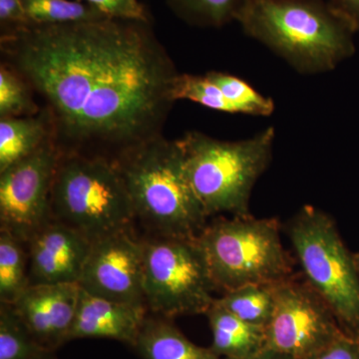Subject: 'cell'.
Segmentation results:
<instances>
[{
	"label": "cell",
	"mask_w": 359,
	"mask_h": 359,
	"mask_svg": "<svg viewBox=\"0 0 359 359\" xmlns=\"http://www.w3.org/2000/svg\"><path fill=\"white\" fill-rule=\"evenodd\" d=\"M2 62L43 102L61 153L115 161L162 136L180 72L150 20L27 25L1 33Z\"/></svg>",
	"instance_id": "1"
},
{
	"label": "cell",
	"mask_w": 359,
	"mask_h": 359,
	"mask_svg": "<svg viewBox=\"0 0 359 359\" xmlns=\"http://www.w3.org/2000/svg\"><path fill=\"white\" fill-rule=\"evenodd\" d=\"M236 21L301 74L330 72L355 52L353 27L323 0H245Z\"/></svg>",
	"instance_id": "2"
},
{
	"label": "cell",
	"mask_w": 359,
	"mask_h": 359,
	"mask_svg": "<svg viewBox=\"0 0 359 359\" xmlns=\"http://www.w3.org/2000/svg\"><path fill=\"white\" fill-rule=\"evenodd\" d=\"M136 219L156 237L195 238L209 218L189 182L178 140L164 135L119 156Z\"/></svg>",
	"instance_id": "3"
},
{
	"label": "cell",
	"mask_w": 359,
	"mask_h": 359,
	"mask_svg": "<svg viewBox=\"0 0 359 359\" xmlns=\"http://www.w3.org/2000/svg\"><path fill=\"white\" fill-rule=\"evenodd\" d=\"M273 127L240 141H223L199 131L178 139L189 182L208 216L249 215L257 180L273 158Z\"/></svg>",
	"instance_id": "4"
},
{
	"label": "cell",
	"mask_w": 359,
	"mask_h": 359,
	"mask_svg": "<svg viewBox=\"0 0 359 359\" xmlns=\"http://www.w3.org/2000/svg\"><path fill=\"white\" fill-rule=\"evenodd\" d=\"M51 219L93 243L132 230L133 204L114 162L103 157L61 153L52 184Z\"/></svg>",
	"instance_id": "5"
},
{
	"label": "cell",
	"mask_w": 359,
	"mask_h": 359,
	"mask_svg": "<svg viewBox=\"0 0 359 359\" xmlns=\"http://www.w3.org/2000/svg\"><path fill=\"white\" fill-rule=\"evenodd\" d=\"M217 289L224 292L256 283H278L294 276L292 259L276 219L250 215L219 218L197 237Z\"/></svg>",
	"instance_id": "6"
},
{
	"label": "cell",
	"mask_w": 359,
	"mask_h": 359,
	"mask_svg": "<svg viewBox=\"0 0 359 359\" xmlns=\"http://www.w3.org/2000/svg\"><path fill=\"white\" fill-rule=\"evenodd\" d=\"M287 231L304 280L327 304L342 332L359 339V273L334 219L304 205Z\"/></svg>",
	"instance_id": "7"
},
{
	"label": "cell",
	"mask_w": 359,
	"mask_h": 359,
	"mask_svg": "<svg viewBox=\"0 0 359 359\" xmlns=\"http://www.w3.org/2000/svg\"><path fill=\"white\" fill-rule=\"evenodd\" d=\"M146 306L170 318L205 314L217 289L197 238L152 237L143 241Z\"/></svg>",
	"instance_id": "8"
},
{
	"label": "cell",
	"mask_w": 359,
	"mask_h": 359,
	"mask_svg": "<svg viewBox=\"0 0 359 359\" xmlns=\"http://www.w3.org/2000/svg\"><path fill=\"white\" fill-rule=\"evenodd\" d=\"M344 334L327 304L309 285L292 276L276 283V304L266 327V347L304 359Z\"/></svg>",
	"instance_id": "9"
},
{
	"label": "cell",
	"mask_w": 359,
	"mask_h": 359,
	"mask_svg": "<svg viewBox=\"0 0 359 359\" xmlns=\"http://www.w3.org/2000/svg\"><path fill=\"white\" fill-rule=\"evenodd\" d=\"M60 156L52 137L0 173V229L25 245L51 219V189Z\"/></svg>",
	"instance_id": "10"
},
{
	"label": "cell",
	"mask_w": 359,
	"mask_h": 359,
	"mask_svg": "<svg viewBox=\"0 0 359 359\" xmlns=\"http://www.w3.org/2000/svg\"><path fill=\"white\" fill-rule=\"evenodd\" d=\"M95 297L146 306L143 290V241L132 230L113 233L92 243L78 282Z\"/></svg>",
	"instance_id": "11"
},
{
	"label": "cell",
	"mask_w": 359,
	"mask_h": 359,
	"mask_svg": "<svg viewBox=\"0 0 359 359\" xmlns=\"http://www.w3.org/2000/svg\"><path fill=\"white\" fill-rule=\"evenodd\" d=\"M91 245L79 231L51 219L26 244L30 285L78 283Z\"/></svg>",
	"instance_id": "12"
},
{
	"label": "cell",
	"mask_w": 359,
	"mask_h": 359,
	"mask_svg": "<svg viewBox=\"0 0 359 359\" xmlns=\"http://www.w3.org/2000/svg\"><path fill=\"white\" fill-rule=\"evenodd\" d=\"M79 294L78 283L30 285L11 306L40 346L53 353L69 341Z\"/></svg>",
	"instance_id": "13"
},
{
	"label": "cell",
	"mask_w": 359,
	"mask_h": 359,
	"mask_svg": "<svg viewBox=\"0 0 359 359\" xmlns=\"http://www.w3.org/2000/svg\"><path fill=\"white\" fill-rule=\"evenodd\" d=\"M147 316L146 306L110 301L80 289L69 341L79 339H106L133 347Z\"/></svg>",
	"instance_id": "14"
},
{
	"label": "cell",
	"mask_w": 359,
	"mask_h": 359,
	"mask_svg": "<svg viewBox=\"0 0 359 359\" xmlns=\"http://www.w3.org/2000/svg\"><path fill=\"white\" fill-rule=\"evenodd\" d=\"M211 327L210 348L223 359H243L266 347V327L250 325L226 311L215 301L205 313Z\"/></svg>",
	"instance_id": "15"
},
{
	"label": "cell",
	"mask_w": 359,
	"mask_h": 359,
	"mask_svg": "<svg viewBox=\"0 0 359 359\" xmlns=\"http://www.w3.org/2000/svg\"><path fill=\"white\" fill-rule=\"evenodd\" d=\"M143 359H223L196 346L167 318L147 316L133 346Z\"/></svg>",
	"instance_id": "16"
},
{
	"label": "cell",
	"mask_w": 359,
	"mask_h": 359,
	"mask_svg": "<svg viewBox=\"0 0 359 359\" xmlns=\"http://www.w3.org/2000/svg\"><path fill=\"white\" fill-rule=\"evenodd\" d=\"M52 137L46 108L36 115L0 118V173L36 152Z\"/></svg>",
	"instance_id": "17"
},
{
	"label": "cell",
	"mask_w": 359,
	"mask_h": 359,
	"mask_svg": "<svg viewBox=\"0 0 359 359\" xmlns=\"http://www.w3.org/2000/svg\"><path fill=\"white\" fill-rule=\"evenodd\" d=\"M217 304L250 325L266 327L276 304V283H256L224 292Z\"/></svg>",
	"instance_id": "18"
},
{
	"label": "cell",
	"mask_w": 359,
	"mask_h": 359,
	"mask_svg": "<svg viewBox=\"0 0 359 359\" xmlns=\"http://www.w3.org/2000/svg\"><path fill=\"white\" fill-rule=\"evenodd\" d=\"M29 285L26 245L0 229V302L13 304Z\"/></svg>",
	"instance_id": "19"
},
{
	"label": "cell",
	"mask_w": 359,
	"mask_h": 359,
	"mask_svg": "<svg viewBox=\"0 0 359 359\" xmlns=\"http://www.w3.org/2000/svg\"><path fill=\"white\" fill-rule=\"evenodd\" d=\"M21 2L28 23L33 25H67L108 18L95 7L78 0H21Z\"/></svg>",
	"instance_id": "20"
},
{
	"label": "cell",
	"mask_w": 359,
	"mask_h": 359,
	"mask_svg": "<svg viewBox=\"0 0 359 359\" xmlns=\"http://www.w3.org/2000/svg\"><path fill=\"white\" fill-rule=\"evenodd\" d=\"M45 351L9 304L0 302V359H39Z\"/></svg>",
	"instance_id": "21"
},
{
	"label": "cell",
	"mask_w": 359,
	"mask_h": 359,
	"mask_svg": "<svg viewBox=\"0 0 359 359\" xmlns=\"http://www.w3.org/2000/svg\"><path fill=\"white\" fill-rule=\"evenodd\" d=\"M245 0H167L173 13L188 25L222 27L236 21Z\"/></svg>",
	"instance_id": "22"
},
{
	"label": "cell",
	"mask_w": 359,
	"mask_h": 359,
	"mask_svg": "<svg viewBox=\"0 0 359 359\" xmlns=\"http://www.w3.org/2000/svg\"><path fill=\"white\" fill-rule=\"evenodd\" d=\"M205 75L221 89L236 114L268 117L275 111L273 99L257 92L242 78L219 71H210Z\"/></svg>",
	"instance_id": "23"
},
{
	"label": "cell",
	"mask_w": 359,
	"mask_h": 359,
	"mask_svg": "<svg viewBox=\"0 0 359 359\" xmlns=\"http://www.w3.org/2000/svg\"><path fill=\"white\" fill-rule=\"evenodd\" d=\"M34 91L18 71L0 65V118L25 117L39 114L42 109Z\"/></svg>",
	"instance_id": "24"
},
{
	"label": "cell",
	"mask_w": 359,
	"mask_h": 359,
	"mask_svg": "<svg viewBox=\"0 0 359 359\" xmlns=\"http://www.w3.org/2000/svg\"><path fill=\"white\" fill-rule=\"evenodd\" d=\"M173 96L175 101H192L209 109L236 114L223 92L207 75L180 73L175 82Z\"/></svg>",
	"instance_id": "25"
},
{
	"label": "cell",
	"mask_w": 359,
	"mask_h": 359,
	"mask_svg": "<svg viewBox=\"0 0 359 359\" xmlns=\"http://www.w3.org/2000/svg\"><path fill=\"white\" fill-rule=\"evenodd\" d=\"M95 7L106 16L119 20H150L139 0H78Z\"/></svg>",
	"instance_id": "26"
},
{
	"label": "cell",
	"mask_w": 359,
	"mask_h": 359,
	"mask_svg": "<svg viewBox=\"0 0 359 359\" xmlns=\"http://www.w3.org/2000/svg\"><path fill=\"white\" fill-rule=\"evenodd\" d=\"M304 359H359V339L342 334L318 353Z\"/></svg>",
	"instance_id": "27"
},
{
	"label": "cell",
	"mask_w": 359,
	"mask_h": 359,
	"mask_svg": "<svg viewBox=\"0 0 359 359\" xmlns=\"http://www.w3.org/2000/svg\"><path fill=\"white\" fill-rule=\"evenodd\" d=\"M29 25L23 11L21 0H0L1 33Z\"/></svg>",
	"instance_id": "28"
},
{
	"label": "cell",
	"mask_w": 359,
	"mask_h": 359,
	"mask_svg": "<svg viewBox=\"0 0 359 359\" xmlns=\"http://www.w3.org/2000/svg\"><path fill=\"white\" fill-rule=\"evenodd\" d=\"M330 6L359 33V0H328Z\"/></svg>",
	"instance_id": "29"
},
{
	"label": "cell",
	"mask_w": 359,
	"mask_h": 359,
	"mask_svg": "<svg viewBox=\"0 0 359 359\" xmlns=\"http://www.w3.org/2000/svg\"><path fill=\"white\" fill-rule=\"evenodd\" d=\"M243 359H294L292 356L287 355L278 353V351H271V349L264 348L263 351H259V353L255 354V355L250 356V358Z\"/></svg>",
	"instance_id": "30"
},
{
	"label": "cell",
	"mask_w": 359,
	"mask_h": 359,
	"mask_svg": "<svg viewBox=\"0 0 359 359\" xmlns=\"http://www.w3.org/2000/svg\"><path fill=\"white\" fill-rule=\"evenodd\" d=\"M354 263H355L356 269H358L359 273V252L353 254Z\"/></svg>",
	"instance_id": "31"
},
{
	"label": "cell",
	"mask_w": 359,
	"mask_h": 359,
	"mask_svg": "<svg viewBox=\"0 0 359 359\" xmlns=\"http://www.w3.org/2000/svg\"><path fill=\"white\" fill-rule=\"evenodd\" d=\"M52 353H48L44 354L43 356H41V358H39V359H56L55 358H54L53 354Z\"/></svg>",
	"instance_id": "32"
}]
</instances>
